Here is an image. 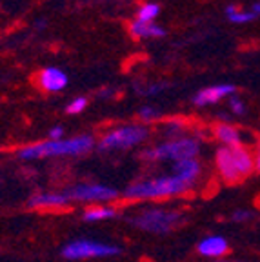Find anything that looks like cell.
<instances>
[{"label": "cell", "mask_w": 260, "mask_h": 262, "mask_svg": "<svg viewBox=\"0 0 260 262\" xmlns=\"http://www.w3.org/2000/svg\"><path fill=\"white\" fill-rule=\"evenodd\" d=\"M236 88L233 84H219V86H209L206 90H200L199 93L193 97V104L195 106H207V104H216L222 100L224 97L235 93Z\"/></svg>", "instance_id": "obj_10"}, {"label": "cell", "mask_w": 260, "mask_h": 262, "mask_svg": "<svg viewBox=\"0 0 260 262\" xmlns=\"http://www.w3.org/2000/svg\"><path fill=\"white\" fill-rule=\"evenodd\" d=\"M253 215L249 211H244V209H239V211H235L233 213V221L235 222H246V221H249V219H251Z\"/></svg>", "instance_id": "obj_24"}, {"label": "cell", "mask_w": 260, "mask_h": 262, "mask_svg": "<svg viewBox=\"0 0 260 262\" xmlns=\"http://www.w3.org/2000/svg\"><path fill=\"white\" fill-rule=\"evenodd\" d=\"M255 169H258V171H260V140H258V144H256V153H255Z\"/></svg>", "instance_id": "obj_26"}, {"label": "cell", "mask_w": 260, "mask_h": 262, "mask_svg": "<svg viewBox=\"0 0 260 262\" xmlns=\"http://www.w3.org/2000/svg\"><path fill=\"white\" fill-rule=\"evenodd\" d=\"M60 139H64V129H62L60 126L51 127V131H49V140H60Z\"/></svg>", "instance_id": "obj_25"}, {"label": "cell", "mask_w": 260, "mask_h": 262, "mask_svg": "<svg viewBox=\"0 0 260 262\" xmlns=\"http://www.w3.org/2000/svg\"><path fill=\"white\" fill-rule=\"evenodd\" d=\"M69 202L71 201L66 193H37L28 201V206L35 209H57L68 206Z\"/></svg>", "instance_id": "obj_12"}, {"label": "cell", "mask_w": 260, "mask_h": 262, "mask_svg": "<svg viewBox=\"0 0 260 262\" xmlns=\"http://www.w3.org/2000/svg\"><path fill=\"white\" fill-rule=\"evenodd\" d=\"M95 146V139L91 135H77L71 139L46 140L18 149L16 157L20 160H40L49 157H78L90 153Z\"/></svg>", "instance_id": "obj_1"}, {"label": "cell", "mask_w": 260, "mask_h": 262, "mask_svg": "<svg viewBox=\"0 0 260 262\" xmlns=\"http://www.w3.org/2000/svg\"><path fill=\"white\" fill-rule=\"evenodd\" d=\"M200 153V142L193 137H179L162 142L159 146L144 149L142 157L153 162H182V160L197 159Z\"/></svg>", "instance_id": "obj_3"}, {"label": "cell", "mask_w": 260, "mask_h": 262, "mask_svg": "<svg viewBox=\"0 0 260 262\" xmlns=\"http://www.w3.org/2000/svg\"><path fill=\"white\" fill-rule=\"evenodd\" d=\"M162 90H164V84H151V86H146V88H142V90H138V93L147 95V97H153V95L160 93Z\"/></svg>", "instance_id": "obj_23"}, {"label": "cell", "mask_w": 260, "mask_h": 262, "mask_svg": "<svg viewBox=\"0 0 260 262\" xmlns=\"http://www.w3.org/2000/svg\"><path fill=\"white\" fill-rule=\"evenodd\" d=\"M199 253L202 257L209 258H222L224 255L229 253V244L228 241L220 235H211V237H206L199 242Z\"/></svg>", "instance_id": "obj_11"}, {"label": "cell", "mask_w": 260, "mask_h": 262, "mask_svg": "<svg viewBox=\"0 0 260 262\" xmlns=\"http://www.w3.org/2000/svg\"><path fill=\"white\" fill-rule=\"evenodd\" d=\"M200 173H202V166H200V162L197 159L182 160V162L173 164V175L180 177V179L189 182L191 186H195Z\"/></svg>", "instance_id": "obj_15"}, {"label": "cell", "mask_w": 260, "mask_h": 262, "mask_svg": "<svg viewBox=\"0 0 260 262\" xmlns=\"http://www.w3.org/2000/svg\"><path fill=\"white\" fill-rule=\"evenodd\" d=\"M231 153H233V160H235L236 171L240 173V177L246 179V177L251 175L253 169H255V155L244 146L231 147Z\"/></svg>", "instance_id": "obj_13"}, {"label": "cell", "mask_w": 260, "mask_h": 262, "mask_svg": "<svg viewBox=\"0 0 260 262\" xmlns=\"http://www.w3.org/2000/svg\"><path fill=\"white\" fill-rule=\"evenodd\" d=\"M193 186L177 175H162L155 179H146L127 186L124 196L127 201H157V199H169L187 193Z\"/></svg>", "instance_id": "obj_2"}, {"label": "cell", "mask_w": 260, "mask_h": 262, "mask_svg": "<svg viewBox=\"0 0 260 262\" xmlns=\"http://www.w3.org/2000/svg\"><path fill=\"white\" fill-rule=\"evenodd\" d=\"M129 31L135 38H157L164 37L166 31L155 22H142V20H133L129 24Z\"/></svg>", "instance_id": "obj_16"}, {"label": "cell", "mask_w": 260, "mask_h": 262, "mask_svg": "<svg viewBox=\"0 0 260 262\" xmlns=\"http://www.w3.org/2000/svg\"><path fill=\"white\" fill-rule=\"evenodd\" d=\"M120 193L115 188L106 184H93V182H82L66 191L69 201L77 202H111L118 199Z\"/></svg>", "instance_id": "obj_7"}, {"label": "cell", "mask_w": 260, "mask_h": 262, "mask_svg": "<svg viewBox=\"0 0 260 262\" xmlns=\"http://www.w3.org/2000/svg\"><path fill=\"white\" fill-rule=\"evenodd\" d=\"M38 88L46 93H58L68 86V75L60 68H44L37 77Z\"/></svg>", "instance_id": "obj_9"}, {"label": "cell", "mask_w": 260, "mask_h": 262, "mask_svg": "<svg viewBox=\"0 0 260 262\" xmlns=\"http://www.w3.org/2000/svg\"><path fill=\"white\" fill-rule=\"evenodd\" d=\"M160 13L159 4H153V2H147V4H142L140 9L137 13V20H142V22H153Z\"/></svg>", "instance_id": "obj_19"}, {"label": "cell", "mask_w": 260, "mask_h": 262, "mask_svg": "<svg viewBox=\"0 0 260 262\" xmlns=\"http://www.w3.org/2000/svg\"><path fill=\"white\" fill-rule=\"evenodd\" d=\"M215 164H216V169H219V175L222 177L224 182H228V184H239L240 180H242L240 173L236 171L231 147H226V146L219 147L215 153Z\"/></svg>", "instance_id": "obj_8"}, {"label": "cell", "mask_w": 260, "mask_h": 262, "mask_svg": "<svg viewBox=\"0 0 260 262\" xmlns=\"http://www.w3.org/2000/svg\"><path fill=\"white\" fill-rule=\"evenodd\" d=\"M117 217V209L111 206H91L84 211V221L88 222H100V221H110V219Z\"/></svg>", "instance_id": "obj_17"}, {"label": "cell", "mask_w": 260, "mask_h": 262, "mask_svg": "<svg viewBox=\"0 0 260 262\" xmlns=\"http://www.w3.org/2000/svg\"><path fill=\"white\" fill-rule=\"evenodd\" d=\"M149 137V129L140 124H127V126L115 127L107 131L98 142L100 151H115V149H131L142 144Z\"/></svg>", "instance_id": "obj_5"}, {"label": "cell", "mask_w": 260, "mask_h": 262, "mask_svg": "<svg viewBox=\"0 0 260 262\" xmlns=\"http://www.w3.org/2000/svg\"><path fill=\"white\" fill-rule=\"evenodd\" d=\"M255 206H256V208L260 209V193H258V195L255 196Z\"/></svg>", "instance_id": "obj_29"}, {"label": "cell", "mask_w": 260, "mask_h": 262, "mask_svg": "<svg viewBox=\"0 0 260 262\" xmlns=\"http://www.w3.org/2000/svg\"><path fill=\"white\" fill-rule=\"evenodd\" d=\"M85 106H88V98L78 97V98H75L73 102H69L68 106H66V113L68 115H78L85 110Z\"/></svg>", "instance_id": "obj_20"}, {"label": "cell", "mask_w": 260, "mask_h": 262, "mask_svg": "<svg viewBox=\"0 0 260 262\" xmlns=\"http://www.w3.org/2000/svg\"><path fill=\"white\" fill-rule=\"evenodd\" d=\"M228 262H246V260H228Z\"/></svg>", "instance_id": "obj_30"}, {"label": "cell", "mask_w": 260, "mask_h": 262, "mask_svg": "<svg viewBox=\"0 0 260 262\" xmlns=\"http://www.w3.org/2000/svg\"><path fill=\"white\" fill-rule=\"evenodd\" d=\"M251 13L253 15H260V2H256V4H253V8H251Z\"/></svg>", "instance_id": "obj_28"}, {"label": "cell", "mask_w": 260, "mask_h": 262, "mask_svg": "<svg viewBox=\"0 0 260 262\" xmlns=\"http://www.w3.org/2000/svg\"><path fill=\"white\" fill-rule=\"evenodd\" d=\"M138 117H140V120H144V122H153V120H157L160 117V111L157 110V107L144 106L138 110Z\"/></svg>", "instance_id": "obj_21"}, {"label": "cell", "mask_w": 260, "mask_h": 262, "mask_svg": "<svg viewBox=\"0 0 260 262\" xmlns=\"http://www.w3.org/2000/svg\"><path fill=\"white\" fill-rule=\"evenodd\" d=\"M213 133L219 139V142H222L226 147H236V146H244L242 144V133L240 129H236L235 126L228 122H220L213 127Z\"/></svg>", "instance_id": "obj_14"}, {"label": "cell", "mask_w": 260, "mask_h": 262, "mask_svg": "<svg viewBox=\"0 0 260 262\" xmlns=\"http://www.w3.org/2000/svg\"><path fill=\"white\" fill-rule=\"evenodd\" d=\"M113 95H115L113 90H102V91H98V97H104V98H110V97H113Z\"/></svg>", "instance_id": "obj_27"}, {"label": "cell", "mask_w": 260, "mask_h": 262, "mask_svg": "<svg viewBox=\"0 0 260 262\" xmlns=\"http://www.w3.org/2000/svg\"><path fill=\"white\" fill-rule=\"evenodd\" d=\"M229 106H231V111L235 115H244L246 113V104L242 102V100H240V98H236V97H233L231 98V102H229Z\"/></svg>", "instance_id": "obj_22"}, {"label": "cell", "mask_w": 260, "mask_h": 262, "mask_svg": "<svg viewBox=\"0 0 260 262\" xmlns=\"http://www.w3.org/2000/svg\"><path fill=\"white\" fill-rule=\"evenodd\" d=\"M182 213L164 208H147L129 219L135 228L147 233H169L182 222Z\"/></svg>", "instance_id": "obj_4"}, {"label": "cell", "mask_w": 260, "mask_h": 262, "mask_svg": "<svg viewBox=\"0 0 260 262\" xmlns=\"http://www.w3.org/2000/svg\"><path fill=\"white\" fill-rule=\"evenodd\" d=\"M226 16L235 24H246V22H251L255 18V15L251 11H242L236 6H228L226 8Z\"/></svg>", "instance_id": "obj_18"}, {"label": "cell", "mask_w": 260, "mask_h": 262, "mask_svg": "<svg viewBox=\"0 0 260 262\" xmlns=\"http://www.w3.org/2000/svg\"><path fill=\"white\" fill-rule=\"evenodd\" d=\"M120 253V248L113 244L97 241H73L62 248V257L68 260H82V258H98V257H113Z\"/></svg>", "instance_id": "obj_6"}]
</instances>
